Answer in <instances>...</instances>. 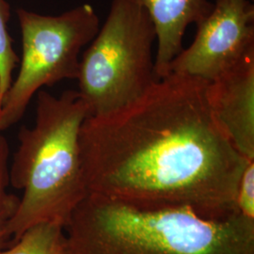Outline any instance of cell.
<instances>
[{"instance_id": "obj_5", "label": "cell", "mask_w": 254, "mask_h": 254, "mask_svg": "<svg viewBox=\"0 0 254 254\" xmlns=\"http://www.w3.org/2000/svg\"><path fill=\"white\" fill-rule=\"evenodd\" d=\"M22 38L18 74L0 107V132L23 118L35 93L65 79H77L80 53L100 28L91 4H82L60 15L17 9Z\"/></svg>"}, {"instance_id": "obj_1", "label": "cell", "mask_w": 254, "mask_h": 254, "mask_svg": "<svg viewBox=\"0 0 254 254\" xmlns=\"http://www.w3.org/2000/svg\"><path fill=\"white\" fill-rule=\"evenodd\" d=\"M207 80L171 73L136 100L82 124L88 193L141 206H185L200 217L238 212L237 189L251 161L219 125Z\"/></svg>"}, {"instance_id": "obj_11", "label": "cell", "mask_w": 254, "mask_h": 254, "mask_svg": "<svg viewBox=\"0 0 254 254\" xmlns=\"http://www.w3.org/2000/svg\"><path fill=\"white\" fill-rule=\"evenodd\" d=\"M10 9L7 0H0V107L13 81L12 73L20 59L12 46L9 31Z\"/></svg>"}, {"instance_id": "obj_2", "label": "cell", "mask_w": 254, "mask_h": 254, "mask_svg": "<svg viewBox=\"0 0 254 254\" xmlns=\"http://www.w3.org/2000/svg\"><path fill=\"white\" fill-rule=\"evenodd\" d=\"M66 254H254V219L202 218L89 193L64 226Z\"/></svg>"}, {"instance_id": "obj_3", "label": "cell", "mask_w": 254, "mask_h": 254, "mask_svg": "<svg viewBox=\"0 0 254 254\" xmlns=\"http://www.w3.org/2000/svg\"><path fill=\"white\" fill-rule=\"evenodd\" d=\"M89 109L78 91L60 96L37 94L34 127H21L19 146L9 169V184L23 191L8 225L17 240L42 222L65 226L74 208L89 193L82 172L79 132Z\"/></svg>"}, {"instance_id": "obj_9", "label": "cell", "mask_w": 254, "mask_h": 254, "mask_svg": "<svg viewBox=\"0 0 254 254\" xmlns=\"http://www.w3.org/2000/svg\"><path fill=\"white\" fill-rule=\"evenodd\" d=\"M0 254H66L64 227L57 222H42L28 228L15 244Z\"/></svg>"}, {"instance_id": "obj_10", "label": "cell", "mask_w": 254, "mask_h": 254, "mask_svg": "<svg viewBox=\"0 0 254 254\" xmlns=\"http://www.w3.org/2000/svg\"><path fill=\"white\" fill-rule=\"evenodd\" d=\"M9 146L8 139L0 135V253L5 250L10 236L8 225L18 207L19 199L7 190L9 179Z\"/></svg>"}, {"instance_id": "obj_12", "label": "cell", "mask_w": 254, "mask_h": 254, "mask_svg": "<svg viewBox=\"0 0 254 254\" xmlns=\"http://www.w3.org/2000/svg\"><path fill=\"white\" fill-rule=\"evenodd\" d=\"M236 206L240 214L254 219V160L247 165L239 182Z\"/></svg>"}, {"instance_id": "obj_7", "label": "cell", "mask_w": 254, "mask_h": 254, "mask_svg": "<svg viewBox=\"0 0 254 254\" xmlns=\"http://www.w3.org/2000/svg\"><path fill=\"white\" fill-rule=\"evenodd\" d=\"M211 108L236 149L254 160V56L208 83Z\"/></svg>"}, {"instance_id": "obj_6", "label": "cell", "mask_w": 254, "mask_h": 254, "mask_svg": "<svg viewBox=\"0 0 254 254\" xmlns=\"http://www.w3.org/2000/svg\"><path fill=\"white\" fill-rule=\"evenodd\" d=\"M197 26L194 41L169 65L168 74L183 73L211 82L254 56V5L251 0H215Z\"/></svg>"}, {"instance_id": "obj_4", "label": "cell", "mask_w": 254, "mask_h": 254, "mask_svg": "<svg viewBox=\"0 0 254 254\" xmlns=\"http://www.w3.org/2000/svg\"><path fill=\"white\" fill-rule=\"evenodd\" d=\"M155 42L154 24L141 0L112 1L105 23L80 58L77 91L90 116L136 100L157 80Z\"/></svg>"}, {"instance_id": "obj_8", "label": "cell", "mask_w": 254, "mask_h": 254, "mask_svg": "<svg viewBox=\"0 0 254 254\" xmlns=\"http://www.w3.org/2000/svg\"><path fill=\"white\" fill-rule=\"evenodd\" d=\"M215 0H141L156 34L154 73L157 79L168 74L169 65L183 50V39L191 24L198 25Z\"/></svg>"}]
</instances>
